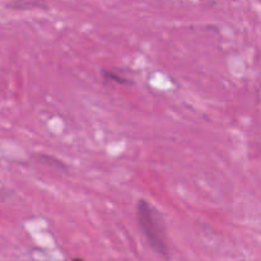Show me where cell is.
<instances>
[{
	"instance_id": "cell-1",
	"label": "cell",
	"mask_w": 261,
	"mask_h": 261,
	"mask_svg": "<svg viewBox=\"0 0 261 261\" xmlns=\"http://www.w3.org/2000/svg\"><path fill=\"white\" fill-rule=\"evenodd\" d=\"M137 219L148 244L160 256L170 259V249L167 245L166 229L162 217L147 200H139L137 205Z\"/></svg>"
},
{
	"instance_id": "cell-2",
	"label": "cell",
	"mask_w": 261,
	"mask_h": 261,
	"mask_svg": "<svg viewBox=\"0 0 261 261\" xmlns=\"http://www.w3.org/2000/svg\"><path fill=\"white\" fill-rule=\"evenodd\" d=\"M103 76L106 79H111V81H115L116 83H120V84H127V83H129V81H127L126 78L117 75V74H115L114 71L103 70Z\"/></svg>"
}]
</instances>
